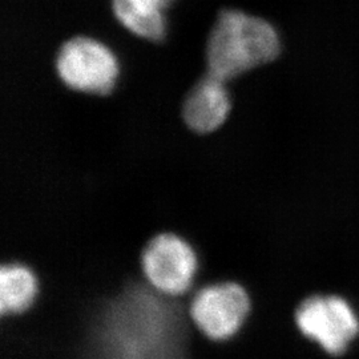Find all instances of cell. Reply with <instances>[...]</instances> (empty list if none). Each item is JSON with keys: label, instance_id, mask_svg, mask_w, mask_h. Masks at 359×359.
<instances>
[{"label": "cell", "instance_id": "6da1fadb", "mask_svg": "<svg viewBox=\"0 0 359 359\" xmlns=\"http://www.w3.org/2000/svg\"><path fill=\"white\" fill-rule=\"evenodd\" d=\"M90 341L92 359H185L177 308L136 286L99 313Z\"/></svg>", "mask_w": 359, "mask_h": 359}, {"label": "cell", "instance_id": "7a4b0ae2", "mask_svg": "<svg viewBox=\"0 0 359 359\" xmlns=\"http://www.w3.org/2000/svg\"><path fill=\"white\" fill-rule=\"evenodd\" d=\"M281 53L276 27L241 10L219 11L206 40L208 74L231 81L274 62Z\"/></svg>", "mask_w": 359, "mask_h": 359}, {"label": "cell", "instance_id": "3957f363", "mask_svg": "<svg viewBox=\"0 0 359 359\" xmlns=\"http://www.w3.org/2000/svg\"><path fill=\"white\" fill-rule=\"evenodd\" d=\"M55 68L67 88L92 96L112 93L120 76V65L114 51L90 36H75L65 41L56 55Z\"/></svg>", "mask_w": 359, "mask_h": 359}, {"label": "cell", "instance_id": "277c9868", "mask_svg": "<svg viewBox=\"0 0 359 359\" xmlns=\"http://www.w3.org/2000/svg\"><path fill=\"white\" fill-rule=\"evenodd\" d=\"M295 322L301 333L334 357L345 354L359 334L358 314L339 295L309 297L297 309Z\"/></svg>", "mask_w": 359, "mask_h": 359}, {"label": "cell", "instance_id": "5b68a950", "mask_svg": "<svg viewBox=\"0 0 359 359\" xmlns=\"http://www.w3.org/2000/svg\"><path fill=\"white\" fill-rule=\"evenodd\" d=\"M197 268L192 248L175 234H161L145 248L142 269L154 289L165 295H179L192 283Z\"/></svg>", "mask_w": 359, "mask_h": 359}, {"label": "cell", "instance_id": "8992f818", "mask_svg": "<svg viewBox=\"0 0 359 359\" xmlns=\"http://www.w3.org/2000/svg\"><path fill=\"white\" fill-rule=\"evenodd\" d=\"M249 298L236 283H218L200 290L191 306L193 321L206 337L224 341L241 327Z\"/></svg>", "mask_w": 359, "mask_h": 359}, {"label": "cell", "instance_id": "52a82bcc", "mask_svg": "<svg viewBox=\"0 0 359 359\" xmlns=\"http://www.w3.org/2000/svg\"><path fill=\"white\" fill-rule=\"evenodd\" d=\"M231 108L226 81L206 74L198 79L182 103V118L197 133H210L219 128Z\"/></svg>", "mask_w": 359, "mask_h": 359}, {"label": "cell", "instance_id": "ba28073f", "mask_svg": "<svg viewBox=\"0 0 359 359\" xmlns=\"http://www.w3.org/2000/svg\"><path fill=\"white\" fill-rule=\"evenodd\" d=\"M176 0H111L116 20L135 36L163 43L168 35L167 13Z\"/></svg>", "mask_w": 359, "mask_h": 359}, {"label": "cell", "instance_id": "9c48e42d", "mask_svg": "<svg viewBox=\"0 0 359 359\" xmlns=\"http://www.w3.org/2000/svg\"><path fill=\"white\" fill-rule=\"evenodd\" d=\"M36 294V280L31 270L22 265H6L0 271L1 313L26 310Z\"/></svg>", "mask_w": 359, "mask_h": 359}]
</instances>
